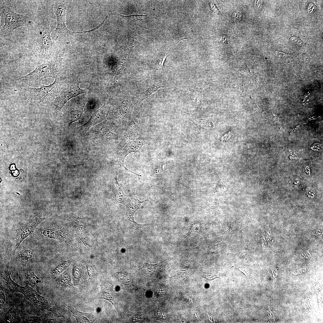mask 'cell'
Instances as JSON below:
<instances>
[{"instance_id":"obj_13","label":"cell","mask_w":323,"mask_h":323,"mask_svg":"<svg viewBox=\"0 0 323 323\" xmlns=\"http://www.w3.org/2000/svg\"><path fill=\"white\" fill-rule=\"evenodd\" d=\"M146 144L144 138L138 137L130 140L122 150L127 155L132 152L139 153L141 148Z\"/></svg>"},{"instance_id":"obj_20","label":"cell","mask_w":323,"mask_h":323,"mask_svg":"<svg viewBox=\"0 0 323 323\" xmlns=\"http://www.w3.org/2000/svg\"><path fill=\"white\" fill-rule=\"evenodd\" d=\"M115 12L125 19L133 21H137L138 20H143L144 18L147 15L133 14L126 16L120 14L116 12Z\"/></svg>"},{"instance_id":"obj_26","label":"cell","mask_w":323,"mask_h":323,"mask_svg":"<svg viewBox=\"0 0 323 323\" xmlns=\"http://www.w3.org/2000/svg\"><path fill=\"white\" fill-rule=\"evenodd\" d=\"M169 54H162L159 55L158 57L159 60H160V67H162L163 65L165 60L167 56Z\"/></svg>"},{"instance_id":"obj_8","label":"cell","mask_w":323,"mask_h":323,"mask_svg":"<svg viewBox=\"0 0 323 323\" xmlns=\"http://www.w3.org/2000/svg\"><path fill=\"white\" fill-rule=\"evenodd\" d=\"M106 108L105 103H104L102 106L93 114L87 122L78 127L77 129L80 131H86L102 122L106 119Z\"/></svg>"},{"instance_id":"obj_5","label":"cell","mask_w":323,"mask_h":323,"mask_svg":"<svg viewBox=\"0 0 323 323\" xmlns=\"http://www.w3.org/2000/svg\"><path fill=\"white\" fill-rule=\"evenodd\" d=\"M66 10L65 4L63 1H55L54 11L56 15L57 21V26L54 31L56 34L62 35L71 33H82L91 32L90 31L84 32H74L70 31L67 28L65 24Z\"/></svg>"},{"instance_id":"obj_37","label":"cell","mask_w":323,"mask_h":323,"mask_svg":"<svg viewBox=\"0 0 323 323\" xmlns=\"http://www.w3.org/2000/svg\"><path fill=\"white\" fill-rule=\"evenodd\" d=\"M302 255L304 256V257H305V256L303 254H302Z\"/></svg>"},{"instance_id":"obj_3","label":"cell","mask_w":323,"mask_h":323,"mask_svg":"<svg viewBox=\"0 0 323 323\" xmlns=\"http://www.w3.org/2000/svg\"><path fill=\"white\" fill-rule=\"evenodd\" d=\"M80 83L79 82H75L68 84L62 88L52 103V106L55 110L60 111L70 99L86 92V89L80 87Z\"/></svg>"},{"instance_id":"obj_4","label":"cell","mask_w":323,"mask_h":323,"mask_svg":"<svg viewBox=\"0 0 323 323\" xmlns=\"http://www.w3.org/2000/svg\"><path fill=\"white\" fill-rule=\"evenodd\" d=\"M43 220L37 215H32L25 223L19 226L15 237V251L24 239L35 232L37 226Z\"/></svg>"},{"instance_id":"obj_30","label":"cell","mask_w":323,"mask_h":323,"mask_svg":"<svg viewBox=\"0 0 323 323\" xmlns=\"http://www.w3.org/2000/svg\"><path fill=\"white\" fill-rule=\"evenodd\" d=\"M231 132H229L226 134L222 138V140L223 142L225 141V142L227 141L228 139L231 136Z\"/></svg>"},{"instance_id":"obj_29","label":"cell","mask_w":323,"mask_h":323,"mask_svg":"<svg viewBox=\"0 0 323 323\" xmlns=\"http://www.w3.org/2000/svg\"><path fill=\"white\" fill-rule=\"evenodd\" d=\"M276 54L278 57L280 58L286 57L289 56V55L287 54L278 51H276Z\"/></svg>"},{"instance_id":"obj_9","label":"cell","mask_w":323,"mask_h":323,"mask_svg":"<svg viewBox=\"0 0 323 323\" xmlns=\"http://www.w3.org/2000/svg\"><path fill=\"white\" fill-rule=\"evenodd\" d=\"M165 261L154 264L144 262L143 266L139 268V272L144 276H150L156 275L164 270Z\"/></svg>"},{"instance_id":"obj_34","label":"cell","mask_w":323,"mask_h":323,"mask_svg":"<svg viewBox=\"0 0 323 323\" xmlns=\"http://www.w3.org/2000/svg\"><path fill=\"white\" fill-rule=\"evenodd\" d=\"M220 40L223 43H224V42L226 43V42H227V39L226 36H223L220 38Z\"/></svg>"},{"instance_id":"obj_12","label":"cell","mask_w":323,"mask_h":323,"mask_svg":"<svg viewBox=\"0 0 323 323\" xmlns=\"http://www.w3.org/2000/svg\"><path fill=\"white\" fill-rule=\"evenodd\" d=\"M72 313L78 323H93L97 319L94 312L86 313L80 312L72 307L65 306Z\"/></svg>"},{"instance_id":"obj_36","label":"cell","mask_w":323,"mask_h":323,"mask_svg":"<svg viewBox=\"0 0 323 323\" xmlns=\"http://www.w3.org/2000/svg\"><path fill=\"white\" fill-rule=\"evenodd\" d=\"M307 251V252H308V253H309V254H310V253H309V252H308L307 251Z\"/></svg>"},{"instance_id":"obj_23","label":"cell","mask_w":323,"mask_h":323,"mask_svg":"<svg viewBox=\"0 0 323 323\" xmlns=\"http://www.w3.org/2000/svg\"><path fill=\"white\" fill-rule=\"evenodd\" d=\"M82 272L80 265L78 264H74L72 270V275L75 281H79L80 280Z\"/></svg>"},{"instance_id":"obj_41","label":"cell","mask_w":323,"mask_h":323,"mask_svg":"<svg viewBox=\"0 0 323 323\" xmlns=\"http://www.w3.org/2000/svg\"><path fill=\"white\" fill-rule=\"evenodd\" d=\"M273 271L274 272L275 274V271L274 270H273Z\"/></svg>"},{"instance_id":"obj_14","label":"cell","mask_w":323,"mask_h":323,"mask_svg":"<svg viewBox=\"0 0 323 323\" xmlns=\"http://www.w3.org/2000/svg\"><path fill=\"white\" fill-rule=\"evenodd\" d=\"M101 290L98 294L92 300L99 298H103L110 302L118 311V302L112 290L106 286L100 285Z\"/></svg>"},{"instance_id":"obj_40","label":"cell","mask_w":323,"mask_h":323,"mask_svg":"<svg viewBox=\"0 0 323 323\" xmlns=\"http://www.w3.org/2000/svg\"><path fill=\"white\" fill-rule=\"evenodd\" d=\"M323 234L322 233H319V234Z\"/></svg>"},{"instance_id":"obj_39","label":"cell","mask_w":323,"mask_h":323,"mask_svg":"<svg viewBox=\"0 0 323 323\" xmlns=\"http://www.w3.org/2000/svg\"><path fill=\"white\" fill-rule=\"evenodd\" d=\"M272 273L273 274H274V273H273V270H272Z\"/></svg>"},{"instance_id":"obj_33","label":"cell","mask_w":323,"mask_h":323,"mask_svg":"<svg viewBox=\"0 0 323 323\" xmlns=\"http://www.w3.org/2000/svg\"><path fill=\"white\" fill-rule=\"evenodd\" d=\"M315 8V6L313 3H311L310 4L308 9V13H311Z\"/></svg>"},{"instance_id":"obj_28","label":"cell","mask_w":323,"mask_h":323,"mask_svg":"<svg viewBox=\"0 0 323 323\" xmlns=\"http://www.w3.org/2000/svg\"><path fill=\"white\" fill-rule=\"evenodd\" d=\"M291 41L295 42L296 44H300L302 43V42L301 40L299 38L297 37H292L290 38Z\"/></svg>"},{"instance_id":"obj_18","label":"cell","mask_w":323,"mask_h":323,"mask_svg":"<svg viewBox=\"0 0 323 323\" xmlns=\"http://www.w3.org/2000/svg\"><path fill=\"white\" fill-rule=\"evenodd\" d=\"M26 277L27 281L32 285L38 284L40 282L39 278L31 269H29L27 271Z\"/></svg>"},{"instance_id":"obj_2","label":"cell","mask_w":323,"mask_h":323,"mask_svg":"<svg viewBox=\"0 0 323 323\" xmlns=\"http://www.w3.org/2000/svg\"><path fill=\"white\" fill-rule=\"evenodd\" d=\"M58 83L56 78L51 84L39 88L25 87L21 89L27 92L32 99L44 103L53 101L59 94Z\"/></svg>"},{"instance_id":"obj_17","label":"cell","mask_w":323,"mask_h":323,"mask_svg":"<svg viewBox=\"0 0 323 323\" xmlns=\"http://www.w3.org/2000/svg\"><path fill=\"white\" fill-rule=\"evenodd\" d=\"M117 174L118 172L115 177L116 197L118 201L120 203L123 204L128 196L124 193L121 187L118 182L117 179Z\"/></svg>"},{"instance_id":"obj_42","label":"cell","mask_w":323,"mask_h":323,"mask_svg":"<svg viewBox=\"0 0 323 323\" xmlns=\"http://www.w3.org/2000/svg\"><path fill=\"white\" fill-rule=\"evenodd\" d=\"M320 235V236H322V235Z\"/></svg>"},{"instance_id":"obj_7","label":"cell","mask_w":323,"mask_h":323,"mask_svg":"<svg viewBox=\"0 0 323 323\" xmlns=\"http://www.w3.org/2000/svg\"><path fill=\"white\" fill-rule=\"evenodd\" d=\"M148 201V200H146L141 201L137 199L129 196L123 203L126 207L127 219L136 229L139 230L146 225L139 224L136 222L134 220V216L136 211L142 208L141 206V203Z\"/></svg>"},{"instance_id":"obj_32","label":"cell","mask_w":323,"mask_h":323,"mask_svg":"<svg viewBox=\"0 0 323 323\" xmlns=\"http://www.w3.org/2000/svg\"><path fill=\"white\" fill-rule=\"evenodd\" d=\"M262 1H257L255 3V7L257 9H260L262 7Z\"/></svg>"},{"instance_id":"obj_25","label":"cell","mask_w":323,"mask_h":323,"mask_svg":"<svg viewBox=\"0 0 323 323\" xmlns=\"http://www.w3.org/2000/svg\"><path fill=\"white\" fill-rule=\"evenodd\" d=\"M86 266L90 278L92 280L95 281V275L93 267L92 265L89 264H86Z\"/></svg>"},{"instance_id":"obj_10","label":"cell","mask_w":323,"mask_h":323,"mask_svg":"<svg viewBox=\"0 0 323 323\" xmlns=\"http://www.w3.org/2000/svg\"><path fill=\"white\" fill-rule=\"evenodd\" d=\"M35 233L42 237L51 239L63 240L65 237L64 232L61 229L50 226H45L42 228L36 229Z\"/></svg>"},{"instance_id":"obj_19","label":"cell","mask_w":323,"mask_h":323,"mask_svg":"<svg viewBox=\"0 0 323 323\" xmlns=\"http://www.w3.org/2000/svg\"><path fill=\"white\" fill-rule=\"evenodd\" d=\"M70 264L68 260L63 262L61 264L57 266L53 271L51 273L52 276L55 277L65 269Z\"/></svg>"},{"instance_id":"obj_6","label":"cell","mask_w":323,"mask_h":323,"mask_svg":"<svg viewBox=\"0 0 323 323\" xmlns=\"http://www.w3.org/2000/svg\"><path fill=\"white\" fill-rule=\"evenodd\" d=\"M2 12L5 20L3 30L6 33L11 32L22 26L27 20V17L25 15L16 13L7 7H3Z\"/></svg>"},{"instance_id":"obj_21","label":"cell","mask_w":323,"mask_h":323,"mask_svg":"<svg viewBox=\"0 0 323 323\" xmlns=\"http://www.w3.org/2000/svg\"><path fill=\"white\" fill-rule=\"evenodd\" d=\"M33 255V253L31 250L26 249L19 255V258L21 261L26 263L30 261L32 258Z\"/></svg>"},{"instance_id":"obj_31","label":"cell","mask_w":323,"mask_h":323,"mask_svg":"<svg viewBox=\"0 0 323 323\" xmlns=\"http://www.w3.org/2000/svg\"><path fill=\"white\" fill-rule=\"evenodd\" d=\"M211 4V7L213 11L216 13H219V10L214 3L213 2H212Z\"/></svg>"},{"instance_id":"obj_27","label":"cell","mask_w":323,"mask_h":323,"mask_svg":"<svg viewBox=\"0 0 323 323\" xmlns=\"http://www.w3.org/2000/svg\"><path fill=\"white\" fill-rule=\"evenodd\" d=\"M1 296H0V307H2L3 306V305L5 302V297L4 294L2 292V291L1 290Z\"/></svg>"},{"instance_id":"obj_35","label":"cell","mask_w":323,"mask_h":323,"mask_svg":"<svg viewBox=\"0 0 323 323\" xmlns=\"http://www.w3.org/2000/svg\"><path fill=\"white\" fill-rule=\"evenodd\" d=\"M306 304V305H307V308H308V309H309V310H310V308H309V306H308V304Z\"/></svg>"},{"instance_id":"obj_11","label":"cell","mask_w":323,"mask_h":323,"mask_svg":"<svg viewBox=\"0 0 323 323\" xmlns=\"http://www.w3.org/2000/svg\"><path fill=\"white\" fill-rule=\"evenodd\" d=\"M49 28L45 29L41 33L39 47L42 55H46L50 51L52 45Z\"/></svg>"},{"instance_id":"obj_38","label":"cell","mask_w":323,"mask_h":323,"mask_svg":"<svg viewBox=\"0 0 323 323\" xmlns=\"http://www.w3.org/2000/svg\"><path fill=\"white\" fill-rule=\"evenodd\" d=\"M267 314H268V316H269V317H271V316H269V314H268V313H267Z\"/></svg>"},{"instance_id":"obj_15","label":"cell","mask_w":323,"mask_h":323,"mask_svg":"<svg viewBox=\"0 0 323 323\" xmlns=\"http://www.w3.org/2000/svg\"><path fill=\"white\" fill-rule=\"evenodd\" d=\"M165 87L161 83H155L150 85L149 87L144 91L139 93L135 98L137 102L140 103L155 92L159 89Z\"/></svg>"},{"instance_id":"obj_16","label":"cell","mask_w":323,"mask_h":323,"mask_svg":"<svg viewBox=\"0 0 323 323\" xmlns=\"http://www.w3.org/2000/svg\"><path fill=\"white\" fill-rule=\"evenodd\" d=\"M84 104L78 105L71 110L70 113V120L68 123L69 126L72 123L78 121L81 118L83 111Z\"/></svg>"},{"instance_id":"obj_24","label":"cell","mask_w":323,"mask_h":323,"mask_svg":"<svg viewBox=\"0 0 323 323\" xmlns=\"http://www.w3.org/2000/svg\"><path fill=\"white\" fill-rule=\"evenodd\" d=\"M77 240L81 243L85 245L91 247L92 243L90 240L87 237L81 235H77L76 236Z\"/></svg>"},{"instance_id":"obj_22","label":"cell","mask_w":323,"mask_h":323,"mask_svg":"<svg viewBox=\"0 0 323 323\" xmlns=\"http://www.w3.org/2000/svg\"><path fill=\"white\" fill-rule=\"evenodd\" d=\"M58 281L60 284L64 287L70 286L72 285L69 275L67 272H65L61 275Z\"/></svg>"},{"instance_id":"obj_1","label":"cell","mask_w":323,"mask_h":323,"mask_svg":"<svg viewBox=\"0 0 323 323\" xmlns=\"http://www.w3.org/2000/svg\"><path fill=\"white\" fill-rule=\"evenodd\" d=\"M59 69L57 63L52 61H46L37 66L31 72L19 78L20 84L25 87H32L39 84L45 78H56Z\"/></svg>"}]
</instances>
